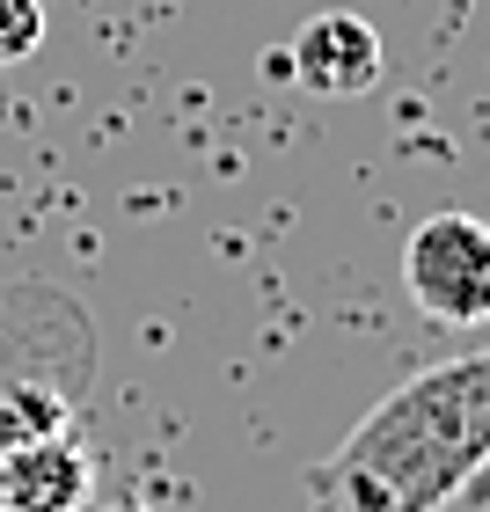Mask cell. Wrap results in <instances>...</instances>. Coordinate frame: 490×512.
Instances as JSON below:
<instances>
[{
    "instance_id": "obj_1",
    "label": "cell",
    "mask_w": 490,
    "mask_h": 512,
    "mask_svg": "<svg viewBox=\"0 0 490 512\" xmlns=\"http://www.w3.org/2000/svg\"><path fill=\"white\" fill-rule=\"evenodd\" d=\"M490 461V352L439 359L388 388L300 476L308 512H439Z\"/></svg>"
},
{
    "instance_id": "obj_2",
    "label": "cell",
    "mask_w": 490,
    "mask_h": 512,
    "mask_svg": "<svg viewBox=\"0 0 490 512\" xmlns=\"http://www.w3.org/2000/svg\"><path fill=\"white\" fill-rule=\"evenodd\" d=\"M403 293L425 322L476 330L490 322V220L476 213H432L403 242Z\"/></svg>"
},
{
    "instance_id": "obj_3",
    "label": "cell",
    "mask_w": 490,
    "mask_h": 512,
    "mask_svg": "<svg viewBox=\"0 0 490 512\" xmlns=\"http://www.w3.org/2000/svg\"><path fill=\"white\" fill-rule=\"evenodd\" d=\"M278 59H286V74L308 88V96H366V88H381V66H388L381 30L352 8L308 15Z\"/></svg>"
},
{
    "instance_id": "obj_4",
    "label": "cell",
    "mask_w": 490,
    "mask_h": 512,
    "mask_svg": "<svg viewBox=\"0 0 490 512\" xmlns=\"http://www.w3.org/2000/svg\"><path fill=\"white\" fill-rule=\"evenodd\" d=\"M88 483H96V469L74 447V432L22 447V454H0V505L8 512H81Z\"/></svg>"
},
{
    "instance_id": "obj_5",
    "label": "cell",
    "mask_w": 490,
    "mask_h": 512,
    "mask_svg": "<svg viewBox=\"0 0 490 512\" xmlns=\"http://www.w3.org/2000/svg\"><path fill=\"white\" fill-rule=\"evenodd\" d=\"M44 439H66V395L37 388V381H15L0 395V454L44 447Z\"/></svg>"
},
{
    "instance_id": "obj_6",
    "label": "cell",
    "mask_w": 490,
    "mask_h": 512,
    "mask_svg": "<svg viewBox=\"0 0 490 512\" xmlns=\"http://www.w3.org/2000/svg\"><path fill=\"white\" fill-rule=\"evenodd\" d=\"M44 44V0H0V74Z\"/></svg>"
},
{
    "instance_id": "obj_7",
    "label": "cell",
    "mask_w": 490,
    "mask_h": 512,
    "mask_svg": "<svg viewBox=\"0 0 490 512\" xmlns=\"http://www.w3.org/2000/svg\"><path fill=\"white\" fill-rule=\"evenodd\" d=\"M461 498H490V461L476 469V483H469V491H461Z\"/></svg>"
},
{
    "instance_id": "obj_8",
    "label": "cell",
    "mask_w": 490,
    "mask_h": 512,
    "mask_svg": "<svg viewBox=\"0 0 490 512\" xmlns=\"http://www.w3.org/2000/svg\"><path fill=\"white\" fill-rule=\"evenodd\" d=\"M110 512H154V505H139V498H125V505H110Z\"/></svg>"
},
{
    "instance_id": "obj_9",
    "label": "cell",
    "mask_w": 490,
    "mask_h": 512,
    "mask_svg": "<svg viewBox=\"0 0 490 512\" xmlns=\"http://www.w3.org/2000/svg\"><path fill=\"white\" fill-rule=\"evenodd\" d=\"M0 110H8V96H0Z\"/></svg>"
},
{
    "instance_id": "obj_10",
    "label": "cell",
    "mask_w": 490,
    "mask_h": 512,
    "mask_svg": "<svg viewBox=\"0 0 490 512\" xmlns=\"http://www.w3.org/2000/svg\"><path fill=\"white\" fill-rule=\"evenodd\" d=\"M0 512H8V505H0Z\"/></svg>"
}]
</instances>
